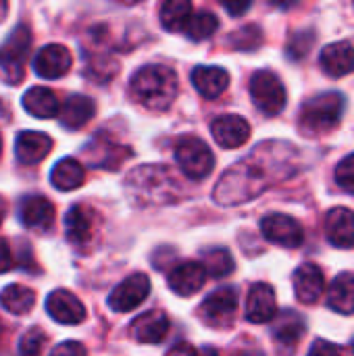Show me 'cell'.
<instances>
[{"instance_id":"cell-1","label":"cell","mask_w":354,"mask_h":356,"mask_svg":"<svg viewBox=\"0 0 354 356\" xmlns=\"http://www.w3.org/2000/svg\"><path fill=\"white\" fill-rule=\"evenodd\" d=\"M298 150L284 142H265L246 159L230 167L215 186L213 198L221 207H236L263 194L269 186L294 173Z\"/></svg>"},{"instance_id":"cell-2","label":"cell","mask_w":354,"mask_h":356,"mask_svg":"<svg viewBox=\"0 0 354 356\" xmlns=\"http://www.w3.org/2000/svg\"><path fill=\"white\" fill-rule=\"evenodd\" d=\"M125 190L140 207L173 202L179 196V184L169 167L142 165L134 169L125 179Z\"/></svg>"},{"instance_id":"cell-3","label":"cell","mask_w":354,"mask_h":356,"mask_svg":"<svg viewBox=\"0 0 354 356\" xmlns=\"http://www.w3.org/2000/svg\"><path fill=\"white\" fill-rule=\"evenodd\" d=\"M131 96L150 111H167L177 98V75L165 65H146L136 71L129 83Z\"/></svg>"},{"instance_id":"cell-4","label":"cell","mask_w":354,"mask_h":356,"mask_svg":"<svg viewBox=\"0 0 354 356\" xmlns=\"http://www.w3.org/2000/svg\"><path fill=\"white\" fill-rule=\"evenodd\" d=\"M344 113V98L338 92H328L311 98L298 117V127L305 136H323L332 131Z\"/></svg>"},{"instance_id":"cell-5","label":"cell","mask_w":354,"mask_h":356,"mask_svg":"<svg viewBox=\"0 0 354 356\" xmlns=\"http://www.w3.org/2000/svg\"><path fill=\"white\" fill-rule=\"evenodd\" d=\"M31 48V31L27 25H17L0 46V79L17 86L25 77V60Z\"/></svg>"},{"instance_id":"cell-6","label":"cell","mask_w":354,"mask_h":356,"mask_svg":"<svg viewBox=\"0 0 354 356\" xmlns=\"http://www.w3.org/2000/svg\"><path fill=\"white\" fill-rule=\"evenodd\" d=\"M175 161L184 175L194 181L209 177L215 167V156L211 148L196 136H186L175 144Z\"/></svg>"},{"instance_id":"cell-7","label":"cell","mask_w":354,"mask_h":356,"mask_svg":"<svg viewBox=\"0 0 354 356\" xmlns=\"http://www.w3.org/2000/svg\"><path fill=\"white\" fill-rule=\"evenodd\" d=\"M250 96H252V102L257 104V108L267 117L282 113L286 106V100H288L286 88L273 71H257L252 75Z\"/></svg>"},{"instance_id":"cell-8","label":"cell","mask_w":354,"mask_h":356,"mask_svg":"<svg viewBox=\"0 0 354 356\" xmlns=\"http://www.w3.org/2000/svg\"><path fill=\"white\" fill-rule=\"evenodd\" d=\"M261 232H263L265 240H269L271 244H277L282 248H298L305 240L303 225L294 217L284 215V213H271V215L263 217Z\"/></svg>"},{"instance_id":"cell-9","label":"cell","mask_w":354,"mask_h":356,"mask_svg":"<svg viewBox=\"0 0 354 356\" xmlns=\"http://www.w3.org/2000/svg\"><path fill=\"white\" fill-rule=\"evenodd\" d=\"M238 313V292L234 288H219L200 305V317L213 327H227Z\"/></svg>"},{"instance_id":"cell-10","label":"cell","mask_w":354,"mask_h":356,"mask_svg":"<svg viewBox=\"0 0 354 356\" xmlns=\"http://www.w3.org/2000/svg\"><path fill=\"white\" fill-rule=\"evenodd\" d=\"M98 213L90 207V204H73L65 217V232H67V240L79 248H86L98 229Z\"/></svg>"},{"instance_id":"cell-11","label":"cell","mask_w":354,"mask_h":356,"mask_svg":"<svg viewBox=\"0 0 354 356\" xmlns=\"http://www.w3.org/2000/svg\"><path fill=\"white\" fill-rule=\"evenodd\" d=\"M150 294V280L144 273H134L125 277L108 296V307L115 313H129L140 307Z\"/></svg>"},{"instance_id":"cell-12","label":"cell","mask_w":354,"mask_h":356,"mask_svg":"<svg viewBox=\"0 0 354 356\" xmlns=\"http://www.w3.org/2000/svg\"><path fill=\"white\" fill-rule=\"evenodd\" d=\"M83 152L92 167L106 169V171H117L131 156V148L111 142L106 136H100V134L90 142V146Z\"/></svg>"},{"instance_id":"cell-13","label":"cell","mask_w":354,"mask_h":356,"mask_svg":"<svg viewBox=\"0 0 354 356\" xmlns=\"http://www.w3.org/2000/svg\"><path fill=\"white\" fill-rule=\"evenodd\" d=\"M73 65V56L63 44H48L38 50L33 58V71L44 79H56L69 73Z\"/></svg>"},{"instance_id":"cell-14","label":"cell","mask_w":354,"mask_h":356,"mask_svg":"<svg viewBox=\"0 0 354 356\" xmlns=\"http://www.w3.org/2000/svg\"><path fill=\"white\" fill-rule=\"evenodd\" d=\"M211 134L221 148L234 150L248 142L250 125L240 115H221L211 123Z\"/></svg>"},{"instance_id":"cell-15","label":"cell","mask_w":354,"mask_h":356,"mask_svg":"<svg viewBox=\"0 0 354 356\" xmlns=\"http://www.w3.org/2000/svg\"><path fill=\"white\" fill-rule=\"evenodd\" d=\"M46 311L61 325H79L86 319V307L67 290H54L46 298Z\"/></svg>"},{"instance_id":"cell-16","label":"cell","mask_w":354,"mask_h":356,"mask_svg":"<svg viewBox=\"0 0 354 356\" xmlns=\"http://www.w3.org/2000/svg\"><path fill=\"white\" fill-rule=\"evenodd\" d=\"M171 330V321L163 311H148L131 321L129 334L140 344H161Z\"/></svg>"},{"instance_id":"cell-17","label":"cell","mask_w":354,"mask_h":356,"mask_svg":"<svg viewBox=\"0 0 354 356\" xmlns=\"http://www.w3.org/2000/svg\"><path fill=\"white\" fill-rule=\"evenodd\" d=\"M19 219L27 229L46 232L54 223V204L40 194L25 196L19 204Z\"/></svg>"},{"instance_id":"cell-18","label":"cell","mask_w":354,"mask_h":356,"mask_svg":"<svg viewBox=\"0 0 354 356\" xmlns=\"http://www.w3.org/2000/svg\"><path fill=\"white\" fill-rule=\"evenodd\" d=\"M294 292L303 305H315L325 292V275L315 263H305L294 271Z\"/></svg>"},{"instance_id":"cell-19","label":"cell","mask_w":354,"mask_h":356,"mask_svg":"<svg viewBox=\"0 0 354 356\" xmlns=\"http://www.w3.org/2000/svg\"><path fill=\"white\" fill-rule=\"evenodd\" d=\"M277 315L275 292L269 284H255L246 300V319L250 323H269Z\"/></svg>"},{"instance_id":"cell-20","label":"cell","mask_w":354,"mask_h":356,"mask_svg":"<svg viewBox=\"0 0 354 356\" xmlns=\"http://www.w3.org/2000/svg\"><path fill=\"white\" fill-rule=\"evenodd\" d=\"M325 236L336 248L354 246V213L346 207H336L325 217Z\"/></svg>"},{"instance_id":"cell-21","label":"cell","mask_w":354,"mask_h":356,"mask_svg":"<svg viewBox=\"0 0 354 356\" xmlns=\"http://www.w3.org/2000/svg\"><path fill=\"white\" fill-rule=\"evenodd\" d=\"M169 288L177 294V296H194L196 292L202 290L204 282H207V271L200 263H182L177 265L171 273H169Z\"/></svg>"},{"instance_id":"cell-22","label":"cell","mask_w":354,"mask_h":356,"mask_svg":"<svg viewBox=\"0 0 354 356\" xmlns=\"http://www.w3.org/2000/svg\"><path fill=\"white\" fill-rule=\"evenodd\" d=\"M321 69L330 77H344L354 71V46L351 42H334L321 50Z\"/></svg>"},{"instance_id":"cell-23","label":"cell","mask_w":354,"mask_h":356,"mask_svg":"<svg viewBox=\"0 0 354 356\" xmlns=\"http://www.w3.org/2000/svg\"><path fill=\"white\" fill-rule=\"evenodd\" d=\"M52 140L50 136L42 131H21L15 142V152L19 163L23 165H35L40 163L50 150H52Z\"/></svg>"},{"instance_id":"cell-24","label":"cell","mask_w":354,"mask_h":356,"mask_svg":"<svg viewBox=\"0 0 354 356\" xmlns=\"http://www.w3.org/2000/svg\"><path fill=\"white\" fill-rule=\"evenodd\" d=\"M94 115H96V102H94L90 96H83V94L71 96V98L58 108V117H61L63 127H67V129H71V131L81 129Z\"/></svg>"},{"instance_id":"cell-25","label":"cell","mask_w":354,"mask_h":356,"mask_svg":"<svg viewBox=\"0 0 354 356\" xmlns=\"http://www.w3.org/2000/svg\"><path fill=\"white\" fill-rule=\"evenodd\" d=\"M192 83L204 98L221 96L230 86V73L221 67H196L192 71Z\"/></svg>"},{"instance_id":"cell-26","label":"cell","mask_w":354,"mask_h":356,"mask_svg":"<svg viewBox=\"0 0 354 356\" xmlns=\"http://www.w3.org/2000/svg\"><path fill=\"white\" fill-rule=\"evenodd\" d=\"M23 106L29 115L38 117V119H50L58 115V98L52 90L44 88V86H33L23 94Z\"/></svg>"},{"instance_id":"cell-27","label":"cell","mask_w":354,"mask_h":356,"mask_svg":"<svg viewBox=\"0 0 354 356\" xmlns=\"http://www.w3.org/2000/svg\"><path fill=\"white\" fill-rule=\"evenodd\" d=\"M328 307L340 315L354 313V273H340L328 290Z\"/></svg>"},{"instance_id":"cell-28","label":"cell","mask_w":354,"mask_h":356,"mask_svg":"<svg viewBox=\"0 0 354 356\" xmlns=\"http://www.w3.org/2000/svg\"><path fill=\"white\" fill-rule=\"evenodd\" d=\"M86 181V169L75 159H61L50 173V184L61 192L77 190Z\"/></svg>"},{"instance_id":"cell-29","label":"cell","mask_w":354,"mask_h":356,"mask_svg":"<svg viewBox=\"0 0 354 356\" xmlns=\"http://www.w3.org/2000/svg\"><path fill=\"white\" fill-rule=\"evenodd\" d=\"M307 334V325H305V319L294 313V311H286L280 315L275 327H273V338L277 344H284V346H296L303 336Z\"/></svg>"},{"instance_id":"cell-30","label":"cell","mask_w":354,"mask_h":356,"mask_svg":"<svg viewBox=\"0 0 354 356\" xmlns=\"http://www.w3.org/2000/svg\"><path fill=\"white\" fill-rule=\"evenodd\" d=\"M0 305L10 315H27L35 305V292L27 286L10 284L0 292Z\"/></svg>"},{"instance_id":"cell-31","label":"cell","mask_w":354,"mask_h":356,"mask_svg":"<svg viewBox=\"0 0 354 356\" xmlns=\"http://www.w3.org/2000/svg\"><path fill=\"white\" fill-rule=\"evenodd\" d=\"M192 15V0H165L161 4V23L167 31H184Z\"/></svg>"},{"instance_id":"cell-32","label":"cell","mask_w":354,"mask_h":356,"mask_svg":"<svg viewBox=\"0 0 354 356\" xmlns=\"http://www.w3.org/2000/svg\"><path fill=\"white\" fill-rule=\"evenodd\" d=\"M217 27H219V19L213 13H209V10H200V13H192L190 15L184 31L188 33L190 40L200 42V40L211 38L217 31Z\"/></svg>"},{"instance_id":"cell-33","label":"cell","mask_w":354,"mask_h":356,"mask_svg":"<svg viewBox=\"0 0 354 356\" xmlns=\"http://www.w3.org/2000/svg\"><path fill=\"white\" fill-rule=\"evenodd\" d=\"M202 267L211 277L219 280V277H227L236 265H234L232 254L225 248H213V250L204 252V265Z\"/></svg>"},{"instance_id":"cell-34","label":"cell","mask_w":354,"mask_h":356,"mask_svg":"<svg viewBox=\"0 0 354 356\" xmlns=\"http://www.w3.org/2000/svg\"><path fill=\"white\" fill-rule=\"evenodd\" d=\"M263 42V31L257 25H246L230 35V44L238 50H255Z\"/></svg>"},{"instance_id":"cell-35","label":"cell","mask_w":354,"mask_h":356,"mask_svg":"<svg viewBox=\"0 0 354 356\" xmlns=\"http://www.w3.org/2000/svg\"><path fill=\"white\" fill-rule=\"evenodd\" d=\"M46 334L40 327H31L29 332L23 334L21 342H19V353L21 355H40L44 344H46Z\"/></svg>"},{"instance_id":"cell-36","label":"cell","mask_w":354,"mask_h":356,"mask_svg":"<svg viewBox=\"0 0 354 356\" xmlns=\"http://www.w3.org/2000/svg\"><path fill=\"white\" fill-rule=\"evenodd\" d=\"M336 184L342 190L354 194V152L338 163V167H336Z\"/></svg>"},{"instance_id":"cell-37","label":"cell","mask_w":354,"mask_h":356,"mask_svg":"<svg viewBox=\"0 0 354 356\" xmlns=\"http://www.w3.org/2000/svg\"><path fill=\"white\" fill-rule=\"evenodd\" d=\"M315 35H313V31H300V33H296L292 40H290V44H288V56L290 58H305L307 54H309V50L313 48V40Z\"/></svg>"},{"instance_id":"cell-38","label":"cell","mask_w":354,"mask_h":356,"mask_svg":"<svg viewBox=\"0 0 354 356\" xmlns=\"http://www.w3.org/2000/svg\"><path fill=\"white\" fill-rule=\"evenodd\" d=\"M221 4L225 6V10H227L232 17H242V15L250 8L252 0H221Z\"/></svg>"},{"instance_id":"cell-39","label":"cell","mask_w":354,"mask_h":356,"mask_svg":"<svg viewBox=\"0 0 354 356\" xmlns=\"http://www.w3.org/2000/svg\"><path fill=\"white\" fill-rule=\"evenodd\" d=\"M13 267V254L6 244V240L0 238V273H6Z\"/></svg>"},{"instance_id":"cell-40","label":"cell","mask_w":354,"mask_h":356,"mask_svg":"<svg viewBox=\"0 0 354 356\" xmlns=\"http://www.w3.org/2000/svg\"><path fill=\"white\" fill-rule=\"evenodd\" d=\"M54 355H83L86 353V346L77 344V342H65L56 348H52Z\"/></svg>"},{"instance_id":"cell-41","label":"cell","mask_w":354,"mask_h":356,"mask_svg":"<svg viewBox=\"0 0 354 356\" xmlns=\"http://www.w3.org/2000/svg\"><path fill=\"white\" fill-rule=\"evenodd\" d=\"M311 353L313 355H319V353H342V348L340 346H334V344H328V342H323V340H319V342H315V346L311 348Z\"/></svg>"},{"instance_id":"cell-42","label":"cell","mask_w":354,"mask_h":356,"mask_svg":"<svg viewBox=\"0 0 354 356\" xmlns=\"http://www.w3.org/2000/svg\"><path fill=\"white\" fill-rule=\"evenodd\" d=\"M273 6H280V8H290V6H294L298 0H269Z\"/></svg>"},{"instance_id":"cell-43","label":"cell","mask_w":354,"mask_h":356,"mask_svg":"<svg viewBox=\"0 0 354 356\" xmlns=\"http://www.w3.org/2000/svg\"><path fill=\"white\" fill-rule=\"evenodd\" d=\"M171 355H177V353H196L190 344H179V346H175V348H171L169 350Z\"/></svg>"},{"instance_id":"cell-44","label":"cell","mask_w":354,"mask_h":356,"mask_svg":"<svg viewBox=\"0 0 354 356\" xmlns=\"http://www.w3.org/2000/svg\"><path fill=\"white\" fill-rule=\"evenodd\" d=\"M6 13H8V0H0V21L6 19Z\"/></svg>"},{"instance_id":"cell-45","label":"cell","mask_w":354,"mask_h":356,"mask_svg":"<svg viewBox=\"0 0 354 356\" xmlns=\"http://www.w3.org/2000/svg\"><path fill=\"white\" fill-rule=\"evenodd\" d=\"M4 215H6V200L0 196V223L4 221Z\"/></svg>"},{"instance_id":"cell-46","label":"cell","mask_w":354,"mask_h":356,"mask_svg":"<svg viewBox=\"0 0 354 356\" xmlns=\"http://www.w3.org/2000/svg\"><path fill=\"white\" fill-rule=\"evenodd\" d=\"M115 2L125 4V6H131V4H138V2H142V0H115Z\"/></svg>"},{"instance_id":"cell-47","label":"cell","mask_w":354,"mask_h":356,"mask_svg":"<svg viewBox=\"0 0 354 356\" xmlns=\"http://www.w3.org/2000/svg\"><path fill=\"white\" fill-rule=\"evenodd\" d=\"M0 154H2V140H0Z\"/></svg>"},{"instance_id":"cell-48","label":"cell","mask_w":354,"mask_h":356,"mask_svg":"<svg viewBox=\"0 0 354 356\" xmlns=\"http://www.w3.org/2000/svg\"><path fill=\"white\" fill-rule=\"evenodd\" d=\"M353 350H354V340H353Z\"/></svg>"}]
</instances>
